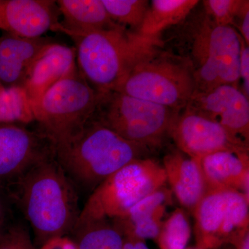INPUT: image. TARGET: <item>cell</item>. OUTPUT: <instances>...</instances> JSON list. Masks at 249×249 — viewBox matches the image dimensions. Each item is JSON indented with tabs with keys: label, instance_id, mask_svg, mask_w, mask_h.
Listing matches in <instances>:
<instances>
[{
	"label": "cell",
	"instance_id": "obj_1",
	"mask_svg": "<svg viewBox=\"0 0 249 249\" xmlns=\"http://www.w3.org/2000/svg\"><path fill=\"white\" fill-rule=\"evenodd\" d=\"M4 194L19 206L41 245L73 231L80 212L78 196L54 153L32 165Z\"/></svg>",
	"mask_w": 249,
	"mask_h": 249
},
{
	"label": "cell",
	"instance_id": "obj_2",
	"mask_svg": "<svg viewBox=\"0 0 249 249\" xmlns=\"http://www.w3.org/2000/svg\"><path fill=\"white\" fill-rule=\"evenodd\" d=\"M63 33L74 42L80 73L97 93L115 91L137 64L161 46L160 36H144L121 26Z\"/></svg>",
	"mask_w": 249,
	"mask_h": 249
},
{
	"label": "cell",
	"instance_id": "obj_3",
	"mask_svg": "<svg viewBox=\"0 0 249 249\" xmlns=\"http://www.w3.org/2000/svg\"><path fill=\"white\" fill-rule=\"evenodd\" d=\"M149 152L91 116L75 133L54 142L55 160L68 178L73 184L91 191L124 165L147 158Z\"/></svg>",
	"mask_w": 249,
	"mask_h": 249
},
{
	"label": "cell",
	"instance_id": "obj_4",
	"mask_svg": "<svg viewBox=\"0 0 249 249\" xmlns=\"http://www.w3.org/2000/svg\"><path fill=\"white\" fill-rule=\"evenodd\" d=\"M166 182L163 165L153 159L147 157L130 162L93 190L80 212L74 229L89 222L124 217L137 203Z\"/></svg>",
	"mask_w": 249,
	"mask_h": 249
},
{
	"label": "cell",
	"instance_id": "obj_5",
	"mask_svg": "<svg viewBox=\"0 0 249 249\" xmlns=\"http://www.w3.org/2000/svg\"><path fill=\"white\" fill-rule=\"evenodd\" d=\"M179 111L119 91L98 93L91 118L129 142L151 150L160 147Z\"/></svg>",
	"mask_w": 249,
	"mask_h": 249
},
{
	"label": "cell",
	"instance_id": "obj_6",
	"mask_svg": "<svg viewBox=\"0 0 249 249\" xmlns=\"http://www.w3.org/2000/svg\"><path fill=\"white\" fill-rule=\"evenodd\" d=\"M242 40L233 27L217 25L206 15L196 23L191 34V57L187 59L193 70L195 92L222 85L238 87Z\"/></svg>",
	"mask_w": 249,
	"mask_h": 249
},
{
	"label": "cell",
	"instance_id": "obj_7",
	"mask_svg": "<svg viewBox=\"0 0 249 249\" xmlns=\"http://www.w3.org/2000/svg\"><path fill=\"white\" fill-rule=\"evenodd\" d=\"M115 91L180 111L195 92L193 70L187 59L157 50L137 64Z\"/></svg>",
	"mask_w": 249,
	"mask_h": 249
},
{
	"label": "cell",
	"instance_id": "obj_8",
	"mask_svg": "<svg viewBox=\"0 0 249 249\" xmlns=\"http://www.w3.org/2000/svg\"><path fill=\"white\" fill-rule=\"evenodd\" d=\"M97 96L77 67L32 106L35 121L54 142H60L89 120Z\"/></svg>",
	"mask_w": 249,
	"mask_h": 249
},
{
	"label": "cell",
	"instance_id": "obj_9",
	"mask_svg": "<svg viewBox=\"0 0 249 249\" xmlns=\"http://www.w3.org/2000/svg\"><path fill=\"white\" fill-rule=\"evenodd\" d=\"M249 206L240 192L207 191L193 213L199 249L214 248L249 231Z\"/></svg>",
	"mask_w": 249,
	"mask_h": 249
},
{
	"label": "cell",
	"instance_id": "obj_10",
	"mask_svg": "<svg viewBox=\"0 0 249 249\" xmlns=\"http://www.w3.org/2000/svg\"><path fill=\"white\" fill-rule=\"evenodd\" d=\"M54 153V142L34 121L0 124V191L39 160Z\"/></svg>",
	"mask_w": 249,
	"mask_h": 249
},
{
	"label": "cell",
	"instance_id": "obj_11",
	"mask_svg": "<svg viewBox=\"0 0 249 249\" xmlns=\"http://www.w3.org/2000/svg\"><path fill=\"white\" fill-rule=\"evenodd\" d=\"M174 121L170 136L178 150L192 158L222 150H249V145L237 140L215 121L188 107Z\"/></svg>",
	"mask_w": 249,
	"mask_h": 249
},
{
	"label": "cell",
	"instance_id": "obj_12",
	"mask_svg": "<svg viewBox=\"0 0 249 249\" xmlns=\"http://www.w3.org/2000/svg\"><path fill=\"white\" fill-rule=\"evenodd\" d=\"M186 107L215 121L232 137L249 145V97L239 87L222 85L195 92Z\"/></svg>",
	"mask_w": 249,
	"mask_h": 249
},
{
	"label": "cell",
	"instance_id": "obj_13",
	"mask_svg": "<svg viewBox=\"0 0 249 249\" xmlns=\"http://www.w3.org/2000/svg\"><path fill=\"white\" fill-rule=\"evenodd\" d=\"M56 1L0 0V29L27 37H42L59 23Z\"/></svg>",
	"mask_w": 249,
	"mask_h": 249
},
{
	"label": "cell",
	"instance_id": "obj_14",
	"mask_svg": "<svg viewBox=\"0 0 249 249\" xmlns=\"http://www.w3.org/2000/svg\"><path fill=\"white\" fill-rule=\"evenodd\" d=\"M76 68L75 47L54 42L49 44L33 64L23 87L31 106Z\"/></svg>",
	"mask_w": 249,
	"mask_h": 249
},
{
	"label": "cell",
	"instance_id": "obj_15",
	"mask_svg": "<svg viewBox=\"0 0 249 249\" xmlns=\"http://www.w3.org/2000/svg\"><path fill=\"white\" fill-rule=\"evenodd\" d=\"M199 160L207 191L231 190L249 199V150H222Z\"/></svg>",
	"mask_w": 249,
	"mask_h": 249
},
{
	"label": "cell",
	"instance_id": "obj_16",
	"mask_svg": "<svg viewBox=\"0 0 249 249\" xmlns=\"http://www.w3.org/2000/svg\"><path fill=\"white\" fill-rule=\"evenodd\" d=\"M52 42L45 37L27 38L10 34L0 38V85L23 88L33 64Z\"/></svg>",
	"mask_w": 249,
	"mask_h": 249
},
{
	"label": "cell",
	"instance_id": "obj_17",
	"mask_svg": "<svg viewBox=\"0 0 249 249\" xmlns=\"http://www.w3.org/2000/svg\"><path fill=\"white\" fill-rule=\"evenodd\" d=\"M162 165L177 199L193 213L207 193L200 160L177 150L165 155Z\"/></svg>",
	"mask_w": 249,
	"mask_h": 249
},
{
	"label": "cell",
	"instance_id": "obj_18",
	"mask_svg": "<svg viewBox=\"0 0 249 249\" xmlns=\"http://www.w3.org/2000/svg\"><path fill=\"white\" fill-rule=\"evenodd\" d=\"M170 199V192L163 186L142 199L124 217L111 222L124 237L143 241L158 238Z\"/></svg>",
	"mask_w": 249,
	"mask_h": 249
},
{
	"label": "cell",
	"instance_id": "obj_19",
	"mask_svg": "<svg viewBox=\"0 0 249 249\" xmlns=\"http://www.w3.org/2000/svg\"><path fill=\"white\" fill-rule=\"evenodd\" d=\"M56 4L63 20L52 31L88 32L119 26L111 20L101 0H59Z\"/></svg>",
	"mask_w": 249,
	"mask_h": 249
},
{
	"label": "cell",
	"instance_id": "obj_20",
	"mask_svg": "<svg viewBox=\"0 0 249 249\" xmlns=\"http://www.w3.org/2000/svg\"><path fill=\"white\" fill-rule=\"evenodd\" d=\"M199 2L197 0H153L138 31L144 36H160L166 28L184 19Z\"/></svg>",
	"mask_w": 249,
	"mask_h": 249
},
{
	"label": "cell",
	"instance_id": "obj_21",
	"mask_svg": "<svg viewBox=\"0 0 249 249\" xmlns=\"http://www.w3.org/2000/svg\"><path fill=\"white\" fill-rule=\"evenodd\" d=\"M77 249H123L124 236L109 220L85 224L73 229Z\"/></svg>",
	"mask_w": 249,
	"mask_h": 249
},
{
	"label": "cell",
	"instance_id": "obj_22",
	"mask_svg": "<svg viewBox=\"0 0 249 249\" xmlns=\"http://www.w3.org/2000/svg\"><path fill=\"white\" fill-rule=\"evenodd\" d=\"M34 121L32 106L24 88H0V124Z\"/></svg>",
	"mask_w": 249,
	"mask_h": 249
},
{
	"label": "cell",
	"instance_id": "obj_23",
	"mask_svg": "<svg viewBox=\"0 0 249 249\" xmlns=\"http://www.w3.org/2000/svg\"><path fill=\"white\" fill-rule=\"evenodd\" d=\"M111 20L118 25L139 30L149 3L146 0H101Z\"/></svg>",
	"mask_w": 249,
	"mask_h": 249
},
{
	"label": "cell",
	"instance_id": "obj_24",
	"mask_svg": "<svg viewBox=\"0 0 249 249\" xmlns=\"http://www.w3.org/2000/svg\"><path fill=\"white\" fill-rule=\"evenodd\" d=\"M191 236L188 217L183 210L177 209L163 222L157 239L161 249H185Z\"/></svg>",
	"mask_w": 249,
	"mask_h": 249
},
{
	"label": "cell",
	"instance_id": "obj_25",
	"mask_svg": "<svg viewBox=\"0 0 249 249\" xmlns=\"http://www.w3.org/2000/svg\"><path fill=\"white\" fill-rule=\"evenodd\" d=\"M243 0H205L206 15L219 26L232 27L240 12Z\"/></svg>",
	"mask_w": 249,
	"mask_h": 249
},
{
	"label": "cell",
	"instance_id": "obj_26",
	"mask_svg": "<svg viewBox=\"0 0 249 249\" xmlns=\"http://www.w3.org/2000/svg\"><path fill=\"white\" fill-rule=\"evenodd\" d=\"M0 249H37L27 230L20 226L10 228L0 236Z\"/></svg>",
	"mask_w": 249,
	"mask_h": 249
},
{
	"label": "cell",
	"instance_id": "obj_27",
	"mask_svg": "<svg viewBox=\"0 0 249 249\" xmlns=\"http://www.w3.org/2000/svg\"><path fill=\"white\" fill-rule=\"evenodd\" d=\"M239 76L240 82L242 81V91L249 98V47L244 40L239 64Z\"/></svg>",
	"mask_w": 249,
	"mask_h": 249
},
{
	"label": "cell",
	"instance_id": "obj_28",
	"mask_svg": "<svg viewBox=\"0 0 249 249\" xmlns=\"http://www.w3.org/2000/svg\"><path fill=\"white\" fill-rule=\"evenodd\" d=\"M237 21L240 36L247 45H249V1L243 0V4L235 22ZM234 22V24H235Z\"/></svg>",
	"mask_w": 249,
	"mask_h": 249
},
{
	"label": "cell",
	"instance_id": "obj_29",
	"mask_svg": "<svg viewBox=\"0 0 249 249\" xmlns=\"http://www.w3.org/2000/svg\"><path fill=\"white\" fill-rule=\"evenodd\" d=\"M40 249H77V247L74 241L64 236L47 241Z\"/></svg>",
	"mask_w": 249,
	"mask_h": 249
},
{
	"label": "cell",
	"instance_id": "obj_30",
	"mask_svg": "<svg viewBox=\"0 0 249 249\" xmlns=\"http://www.w3.org/2000/svg\"><path fill=\"white\" fill-rule=\"evenodd\" d=\"M2 195L3 193L0 191V231H1V227H3L6 217V204Z\"/></svg>",
	"mask_w": 249,
	"mask_h": 249
},
{
	"label": "cell",
	"instance_id": "obj_31",
	"mask_svg": "<svg viewBox=\"0 0 249 249\" xmlns=\"http://www.w3.org/2000/svg\"><path fill=\"white\" fill-rule=\"evenodd\" d=\"M132 240H133L134 249H149L143 240H134V239Z\"/></svg>",
	"mask_w": 249,
	"mask_h": 249
},
{
	"label": "cell",
	"instance_id": "obj_32",
	"mask_svg": "<svg viewBox=\"0 0 249 249\" xmlns=\"http://www.w3.org/2000/svg\"><path fill=\"white\" fill-rule=\"evenodd\" d=\"M123 249H134L133 240H132V239L124 237Z\"/></svg>",
	"mask_w": 249,
	"mask_h": 249
},
{
	"label": "cell",
	"instance_id": "obj_33",
	"mask_svg": "<svg viewBox=\"0 0 249 249\" xmlns=\"http://www.w3.org/2000/svg\"><path fill=\"white\" fill-rule=\"evenodd\" d=\"M1 233H2V231H0V236H1Z\"/></svg>",
	"mask_w": 249,
	"mask_h": 249
},
{
	"label": "cell",
	"instance_id": "obj_34",
	"mask_svg": "<svg viewBox=\"0 0 249 249\" xmlns=\"http://www.w3.org/2000/svg\"><path fill=\"white\" fill-rule=\"evenodd\" d=\"M3 88V87H2V86H1V85H0V88Z\"/></svg>",
	"mask_w": 249,
	"mask_h": 249
}]
</instances>
